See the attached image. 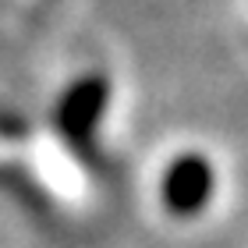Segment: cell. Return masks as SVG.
Wrapping results in <instances>:
<instances>
[{
    "label": "cell",
    "mask_w": 248,
    "mask_h": 248,
    "mask_svg": "<svg viewBox=\"0 0 248 248\" xmlns=\"http://www.w3.org/2000/svg\"><path fill=\"white\" fill-rule=\"evenodd\" d=\"M217 191V170L202 153H181L160 177V199L174 217H195Z\"/></svg>",
    "instance_id": "1"
},
{
    "label": "cell",
    "mask_w": 248,
    "mask_h": 248,
    "mask_svg": "<svg viewBox=\"0 0 248 248\" xmlns=\"http://www.w3.org/2000/svg\"><path fill=\"white\" fill-rule=\"evenodd\" d=\"M107 96H110V85H107V78H99V75L82 78L78 85L67 89V96L57 107V124H61L67 142H75L78 149L89 145L96 121L103 117V110H107Z\"/></svg>",
    "instance_id": "2"
}]
</instances>
